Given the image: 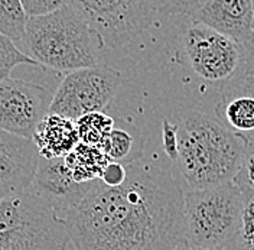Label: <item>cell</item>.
Masks as SVG:
<instances>
[{"label":"cell","instance_id":"cell-21","mask_svg":"<svg viewBox=\"0 0 254 250\" xmlns=\"http://www.w3.org/2000/svg\"><path fill=\"white\" fill-rule=\"evenodd\" d=\"M205 0H153L158 13L172 16H190Z\"/></svg>","mask_w":254,"mask_h":250},{"label":"cell","instance_id":"cell-5","mask_svg":"<svg viewBox=\"0 0 254 250\" xmlns=\"http://www.w3.org/2000/svg\"><path fill=\"white\" fill-rule=\"evenodd\" d=\"M243 210L237 182L184 191L185 240L190 248L233 250Z\"/></svg>","mask_w":254,"mask_h":250},{"label":"cell","instance_id":"cell-1","mask_svg":"<svg viewBox=\"0 0 254 250\" xmlns=\"http://www.w3.org/2000/svg\"><path fill=\"white\" fill-rule=\"evenodd\" d=\"M126 181L93 182L65 213L77 250H171L185 239L184 188L169 171L126 165Z\"/></svg>","mask_w":254,"mask_h":250},{"label":"cell","instance_id":"cell-10","mask_svg":"<svg viewBox=\"0 0 254 250\" xmlns=\"http://www.w3.org/2000/svg\"><path fill=\"white\" fill-rule=\"evenodd\" d=\"M93 182H77L64 158L45 159L39 157L29 189L60 214L78 204Z\"/></svg>","mask_w":254,"mask_h":250},{"label":"cell","instance_id":"cell-15","mask_svg":"<svg viewBox=\"0 0 254 250\" xmlns=\"http://www.w3.org/2000/svg\"><path fill=\"white\" fill-rule=\"evenodd\" d=\"M100 149L111 162L133 165L140 161L144 149L142 133L136 127L111 129L109 136L100 145Z\"/></svg>","mask_w":254,"mask_h":250},{"label":"cell","instance_id":"cell-4","mask_svg":"<svg viewBox=\"0 0 254 250\" xmlns=\"http://www.w3.org/2000/svg\"><path fill=\"white\" fill-rule=\"evenodd\" d=\"M69 242L64 217L29 188L0 198V250H66Z\"/></svg>","mask_w":254,"mask_h":250},{"label":"cell","instance_id":"cell-9","mask_svg":"<svg viewBox=\"0 0 254 250\" xmlns=\"http://www.w3.org/2000/svg\"><path fill=\"white\" fill-rule=\"evenodd\" d=\"M52 94L22 79L0 80V129L31 139L36 125L48 114Z\"/></svg>","mask_w":254,"mask_h":250},{"label":"cell","instance_id":"cell-22","mask_svg":"<svg viewBox=\"0 0 254 250\" xmlns=\"http://www.w3.org/2000/svg\"><path fill=\"white\" fill-rule=\"evenodd\" d=\"M234 182H237L241 189L254 192V141L249 142L246 146L243 165Z\"/></svg>","mask_w":254,"mask_h":250},{"label":"cell","instance_id":"cell-29","mask_svg":"<svg viewBox=\"0 0 254 250\" xmlns=\"http://www.w3.org/2000/svg\"><path fill=\"white\" fill-rule=\"evenodd\" d=\"M253 9H254V0H253Z\"/></svg>","mask_w":254,"mask_h":250},{"label":"cell","instance_id":"cell-7","mask_svg":"<svg viewBox=\"0 0 254 250\" xmlns=\"http://www.w3.org/2000/svg\"><path fill=\"white\" fill-rule=\"evenodd\" d=\"M101 47L122 49L147 31L158 13L153 0H66Z\"/></svg>","mask_w":254,"mask_h":250},{"label":"cell","instance_id":"cell-16","mask_svg":"<svg viewBox=\"0 0 254 250\" xmlns=\"http://www.w3.org/2000/svg\"><path fill=\"white\" fill-rule=\"evenodd\" d=\"M64 161L77 182H93L100 179L104 168L110 162L100 148L81 142L64 157Z\"/></svg>","mask_w":254,"mask_h":250},{"label":"cell","instance_id":"cell-11","mask_svg":"<svg viewBox=\"0 0 254 250\" xmlns=\"http://www.w3.org/2000/svg\"><path fill=\"white\" fill-rule=\"evenodd\" d=\"M224 36L247 45L254 39L253 0H205L190 16Z\"/></svg>","mask_w":254,"mask_h":250},{"label":"cell","instance_id":"cell-18","mask_svg":"<svg viewBox=\"0 0 254 250\" xmlns=\"http://www.w3.org/2000/svg\"><path fill=\"white\" fill-rule=\"evenodd\" d=\"M28 16L20 0H0V35L19 44L26 31Z\"/></svg>","mask_w":254,"mask_h":250},{"label":"cell","instance_id":"cell-27","mask_svg":"<svg viewBox=\"0 0 254 250\" xmlns=\"http://www.w3.org/2000/svg\"><path fill=\"white\" fill-rule=\"evenodd\" d=\"M171 250H190V245L187 243V240L184 239V240H181V242H179V243H178L175 248H172Z\"/></svg>","mask_w":254,"mask_h":250},{"label":"cell","instance_id":"cell-19","mask_svg":"<svg viewBox=\"0 0 254 250\" xmlns=\"http://www.w3.org/2000/svg\"><path fill=\"white\" fill-rule=\"evenodd\" d=\"M233 250H254V192L243 189V210Z\"/></svg>","mask_w":254,"mask_h":250},{"label":"cell","instance_id":"cell-12","mask_svg":"<svg viewBox=\"0 0 254 250\" xmlns=\"http://www.w3.org/2000/svg\"><path fill=\"white\" fill-rule=\"evenodd\" d=\"M39 154L31 139L0 129V198L31 187Z\"/></svg>","mask_w":254,"mask_h":250},{"label":"cell","instance_id":"cell-24","mask_svg":"<svg viewBox=\"0 0 254 250\" xmlns=\"http://www.w3.org/2000/svg\"><path fill=\"white\" fill-rule=\"evenodd\" d=\"M127 167L117 164V162H109V165L104 168V171L100 176V181L109 187H119L126 181Z\"/></svg>","mask_w":254,"mask_h":250},{"label":"cell","instance_id":"cell-13","mask_svg":"<svg viewBox=\"0 0 254 250\" xmlns=\"http://www.w3.org/2000/svg\"><path fill=\"white\" fill-rule=\"evenodd\" d=\"M215 119L246 143L254 141V77L247 71L224 85Z\"/></svg>","mask_w":254,"mask_h":250},{"label":"cell","instance_id":"cell-2","mask_svg":"<svg viewBox=\"0 0 254 250\" xmlns=\"http://www.w3.org/2000/svg\"><path fill=\"white\" fill-rule=\"evenodd\" d=\"M247 143L202 111H190L178 123V172L187 187L204 189L231 182L243 165Z\"/></svg>","mask_w":254,"mask_h":250},{"label":"cell","instance_id":"cell-25","mask_svg":"<svg viewBox=\"0 0 254 250\" xmlns=\"http://www.w3.org/2000/svg\"><path fill=\"white\" fill-rule=\"evenodd\" d=\"M162 133H163V149L166 155L175 161L178 155V125L165 120L162 125Z\"/></svg>","mask_w":254,"mask_h":250},{"label":"cell","instance_id":"cell-23","mask_svg":"<svg viewBox=\"0 0 254 250\" xmlns=\"http://www.w3.org/2000/svg\"><path fill=\"white\" fill-rule=\"evenodd\" d=\"M28 17L52 13L66 4V0H20Z\"/></svg>","mask_w":254,"mask_h":250},{"label":"cell","instance_id":"cell-3","mask_svg":"<svg viewBox=\"0 0 254 250\" xmlns=\"http://www.w3.org/2000/svg\"><path fill=\"white\" fill-rule=\"evenodd\" d=\"M17 48L38 67L71 73L97 65L103 47L87 22L65 4L52 13L29 17Z\"/></svg>","mask_w":254,"mask_h":250},{"label":"cell","instance_id":"cell-17","mask_svg":"<svg viewBox=\"0 0 254 250\" xmlns=\"http://www.w3.org/2000/svg\"><path fill=\"white\" fill-rule=\"evenodd\" d=\"M114 120L104 111H91L75 120V129L81 143L100 148L109 136Z\"/></svg>","mask_w":254,"mask_h":250},{"label":"cell","instance_id":"cell-26","mask_svg":"<svg viewBox=\"0 0 254 250\" xmlns=\"http://www.w3.org/2000/svg\"><path fill=\"white\" fill-rule=\"evenodd\" d=\"M246 48V71L254 77V39L250 41Z\"/></svg>","mask_w":254,"mask_h":250},{"label":"cell","instance_id":"cell-28","mask_svg":"<svg viewBox=\"0 0 254 250\" xmlns=\"http://www.w3.org/2000/svg\"><path fill=\"white\" fill-rule=\"evenodd\" d=\"M190 250H225L221 248H190Z\"/></svg>","mask_w":254,"mask_h":250},{"label":"cell","instance_id":"cell-8","mask_svg":"<svg viewBox=\"0 0 254 250\" xmlns=\"http://www.w3.org/2000/svg\"><path fill=\"white\" fill-rule=\"evenodd\" d=\"M122 83V74L104 64L71 71L52 94L48 113L75 122L91 111L110 106Z\"/></svg>","mask_w":254,"mask_h":250},{"label":"cell","instance_id":"cell-20","mask_svg":"<svg viewBox=\"0 0 254 250\" xmlns=\"http://www.w3.org/2000/svg\"><path fill=\"white\" fill-rule=\"evenodd\" d=\"M22 64L38 65L29 57H26L9 38L0 35V80L10 77V73Z\"/></svg>","mask_w":254,"mask_h":250},{"label":"cell","instance_id":"cell-6","mask_svg":"<svg viewBox=\"0 0 254 250\" xmlns=\"http://www.w3.org/2000/svg\"><path fill=\"white\" fill-rule=\"evenodd\" d=\"M181 55L198 79L222 88L246 73V48L190 20L179 38Z\"/></svg>","mask_w":254,"mask_h":250},{"label":"cell","instance_id":"cell-14","mask_svg":"<svg viewBox=\"0 0 254 250\" xmlns=\"http://www.w3.org/2000/svg\"><path fill=\"white\" fill-rule=\"evenodd\" d=\"M31 141L36 146L39 157L52 159L66 157L78 145L79 139L75 122L48 113L36 125Z\"/></svg>","mask_w":254,"mask_h":250}]
</instances>
